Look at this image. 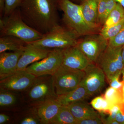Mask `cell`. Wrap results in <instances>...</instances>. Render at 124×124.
I'll list each match as a JSON object with an SVG mask.
<instances>
[{
    "instance_id": "14",
    "label": "cell",
    "mask_w": 124,
    "mask_h": 124,
    "mask_svg": "<svg viewBox=\"0 0 124 124\" xmlns=\"http://www.w3.org/2000/svg\"><path fill=\"white\" fill-rule=\"evenodd\" d=\"M23 50L0 53V80L15 72Z\"/></svg>"
},
{
    "instance_id": "23",
    "label": "cell",
    "mask_w": 124,
    "mask_h": 124,
    "mask_svg": "<svg viewBox=\"0 0 124 124\" xmlns=\"http://www.w3.org/2000/svg\"><path fill=\"white\" fill-rule=\"evenodd\" d=\"M124 23V19L117 24L106 28L101 29L99 33L106 39L108 40L115 37L119 32Z\"/></svg>"
},
{
    "instance_id": "24",
    "label": "cell",
    "mask_w": 124,
    "mask_h": 124,
    "mask_svg": "<svg viewBox=\"0 0 124 124\" xmlns=\"http://www.w3.org/2000/svg\"><path fill=\"white\" fill-rule=\"evenodd\" d=\"M106 0H98V20L99 26L102 27L107 18Z\"/></svg>"
},
{
    "instance_id": "42",
    "label": "cell",
    "mask_w": 124,
    "mask_h": 124,
    "mask_svg": "<svg viewBox=\"0 0 124 124\" xmlns=\"http://www.w3.org/2000/svg\"></svg>"
},
{
    "instance_id": "1",
    "label": "cell",
    "mask_w": 124,
    "mask_h": 124,
    "mask_svg": "<svg viewBox=\"0 0 124 124\" xmlns=\"http://www.w3.org/2000/svg\"><path fill=\"white\" fill-rule=\"evenodd\" d=\"M19 8L24 22L42 34L59 25L57 0H23Z\"/></svg>"
},
{
    "instance_id": "37",
    "label": "cell",
    "mask_w": 124,
    "mask_h": 124,
    "mask_svg": "<svg viewBox=\"0 0 124 124\" xmlns=\"http://www.w3.org/2000/svg\"><path fill=\"white\" fill-rule=\"evenodd\" d=\"M107 124H119V123L117 122L116 120H114L108 122Z\"/></svg>"
},
{
    "instance_id": "32",
    "label": "cell",
    "mask_w": 124,
    "mask_h": 124,
    "mask_svg": "<svg viewBox=\"0 0 124 124\" xmlns=\"http://www.w3.org/2000/svg\"><path fill=\"white\" fill-rule=\"evenodd\" d=\"M22 124H38L37 120L31 116L25 117L21 121Z\"/></svg>"
},
{
    "instance_id": "33",
    "label": "cell",
    "mask_w": 124,
    "mask_h": 124,
    "mask_svg": "<svg viewBox=\"0 0 124 124\" xmlns=\"http://www.w3.org/2000/svg\"><path fill=\"white\" fill-rule=\"evenodd\" d=\"M115 120L119 124H123L124 123V115L121 113L120 110L116 114Z\"/></svg>"
},
{
    "instance_id": "36",
    "label": "cell",
    "mask_w": 124,
    "mask_h": 124,
    "mask_svg": "<svg viewBox=\"0 0 124 124\" xmlns=\"http://www.w3.org/2000/svg\"><path fill=\"white\" fill-rule=\"evenodd\" d=\"M117 3L122 6V7L124 8V0H116Z\"/></svg>"
},
{
    "instance_id": "10",
    "label": "cell",
    "mask_w": 124,
    "mask_h": 124,
    "mask_svg": "<svg viewBox=\"0 0 124 124\" xmlns=\"http://www.w3.org/2000/svg\"><path fill=\"white\" fill-rule=\"evenodd\" d=\"M84 71V75L80 85L84 86L90 97L99 93L105 85L106 77L104 72L93 63H90Z\"/></svg>"
},
{
    "instance_id": "27",
    "label": "cell",
    "mask_w": 124,
    "mask_h": 124,
    "mask_svg": "<svg viewBox=\"0 0 124 124\" xmlns=\"http://www.w3.org/2000/svg\"><path fill=\"white\" fill-rule=\"evenodd\" d=\"M108 45L113 47L123 46L124 45V23L119 32L108 40Z\"/></svg>"
},
{
    "instance_id": "41",
    "label": "cell",
    "mask_w": 124,
    "mask_h": 124,
    "mask_svg": "<svg viewBox=\"0 0 124 124\" xmlns=\"http://www.w3.org/2000/svg\"><path fill=\"white\" fill-rule=\"evenodd\" d=\"M122 73L123 74V77H124V70H123V71H122Z\"/></svg>"
},
{
    "instance_id": "25",
    "label": "cell",
    "mask_w": 124,
    "mask_h": 124,
    "mask_svg": "<svg viewBox=\"0 0 124 124\" xmlns=\"http://www.w3.org/2000/svg\"><path fill=\"white\" fill-rule=\"evenodd\" d=\"M16 98L9 91L0 90V106L5 107L11 106L15 103Z\"/></svg>"
},
{
    "instance_id": "9",
    "label": "cell",
    "mask_w": 124,
    "mask_h": 124,
    "mask_svg": "<svg viewBox=\"0 0 124 124\" xmlns=\"http://www.w3.org/2000/svg\"><path fill=\"white\" fill-rule=\"evenodd\" d=\"M63 49H58L50 52L46 57L33 63L26 70L36 77L53 75L62 65Z\"/></svg>"
},
{
    "instance_id": "12",
    "label": "cell",
    "mask_w": 124,
    "mask_h": 124,
    "mask_svg": "<svg viewBox=\"0 0 124 124\" xmlns=\"http://www.w3.org/2000/svg\"><path fill=\"white\" fill-rule=\"evenodd\" d=\"M91 63L76 46L63 49L62 65L75 70L84 71Z\"/></svg>"
},
{
    "instance_id": "30",
    "label": "cell",
    "mask_w": 124,
    "mask_h": 124,
    "mask_svg": "<svg viewBox=\"0 0 124 124\" xmlns=\"http://www.w3.org/2000/svg\"><path fill=\"white\" fill-rule=\"evenodd\" d=\"M120 75L121 74H119L115 76L108 81L111 87L116 89H122L123 82L122 81L120 82L119 81V77Z\"/></svg>"
},
{
    "instance_id": "20",
    "label": "cell",
    "mask_w": 124,
    "mask_h": 124,
    "mask_svg": "<svg viewBox=\"0 0 124 124\" xmlns=\"http://www.w3.org/2000/svg\"><path fill=\"white\" fill-rule=\"evenodd\" d=\"M77 121L69 108L67 106H62L51 124H76Z\"/></svg>"
},
{
    "instance_id": "28",
    "label": "cell",
    "mask_w": 124,
    "mask_h": 124,
    "mask_svg": "<svg viewBox=\"0 0 124 124\" xmlns=\"http://www.w3.org/2000/svg\"><path fill=\"white\" fill-rule=\"evenodd\" d=\"M104 98L103 95L99 96L93 99L91 104L93 108L97 110L100 113L102 110Z\"/></svg>"
},
{
    "instance_id": "22",
    "label": "cell",
    "mask_w": 124,
    "mask_h": 124,
    "mask_svg": "<svg viewBox=\"0 0 124 124\" xmlns=\"http://www.w3.org/2000/svg\"><path fill=\"white\" fill-rule=\"evenodd\" d=\"M122 93V89H116L110 86L103 96L112 105L118 104L123 102Z\"/></svg>"
},
{
    "instance_id": "38",
    "label": "cell",
    "mask_w": 124,
    "mask_h": 124,
    "mask_svg": "<svg viewBox=\"0 0 124 124\" xmlns=\"http://www.w3.org/2000/svg\"><path fill=\"white\" fill-rule=\"evenodd\" d=\"M122 58H123V61H124V45L123 46L122 49Z\"/></svg>"
},
{
    "instance_id": "31",
    "label": "cell",
    "mask_w": 124,
    "mask_h": 124,
    "mask_svg": "<svg viewBox=\"0 0 124 124\" xmlns=\"http://www.w3.org/2000/svg\"><path fill=\"white\" fill-rule=\"evenodd\" d=\"M117 3L116 0H106L107 17L112 10L116 7Z\"/></svg>"
},
{
    "instance_id": "5",
    "label": "cell",
    "mask_w": 124,
    "mask_h": 124,
    "mask_svg": "<svg viewBox=\"0 0 124 124\" xmlns=\"http://www.w3.org/2000/svg\"><path fill=\"white\" fill-rule=\"evenodd\" d=\"M84 75V71L71 69L61 65L52 76L57 95L65 94L77 88Z\"/></svg>"
},
{
    "instance_id": "16",
    "label": "cell",
    "mask_w": 124,
    "mask_h": 124,
    "mask_svg": "<svg viewBox=\"0 0 124 124\" xmlns=\"http://www.w3.org/2000/svg\"><path fill=\"white\" fill-rule=\"evenodd\" d=\"M98 0H82L80 3L85 21L91 27L100 31L98 20Z\"/></svg>"
},
{
    "instance_id": "34",
    "label": "cell",
    "mask_w": 124,
    "mask_h": 124,
    "mask_svg": "<svg viewBox=\"0 0 124 124\" xmlns=\"http://www.w3.org/2000/svg\"><path fill=\"white\" fill-rule=\"evenodd\" d=\"M9 117L7 115L4 114H0V124H4L8 121Z\"/></svg>"
},
{
    "instance_id": "40",
    "label": "cell",
    "mask_w": 124,
    "mask_h": 124,
    "mask_svg": "<svg viewBox=\"0 0 124 124\" xmlns=\"http://www.w3.org/2000/svg\"><path fill=\"white\" fill-rule=\"evenodd\" d=\"M122 97H123V102L124 103V91H122Z\"/></svg>"
},
{
    "instance_id": "6",
    "label": "cell",
    "mask_w": 124,
    "mask_h": 124,
    "mask_svg": "<svg viewBox=\"0 0 124 124\" xmlns=\"http://www.w3.org/2000/svg\"><path fill=\"white\" fill-rule=\"evenodd\" d=\"M122 47H113L108 45L96 62L104 72L108 81L115 76L121 74L124 69Z\"/></svg>"
},
{
    "instance_id": "15",
    "label": "cell",
    "mask_w": 124,
    "mask_h": 124,
    "mask_svg": "<svg viewBox=\"0 0 124 124\" xmlns=\"http://www.w3.org/2000/svg\"><path fill=\"white\" fill-rule=\"evenodd\" d=\"M41 103L37 109V116L41 124H51L62 105L57 99H49Z\"/></svg>"
},
{
    "instance_id": "29",
    "label": "cell",
    "mask_w": 124,
    "mask_h": 124,
    "mask_svg": "<svg viewBox=\"0 0 124 124\" xmlns=\"http://www.w3.org/2000/svg\"><path fill=\"white\" fill-rule=\"evenodd\" d=\"M103 124L102 118L100 116L88 119L77 120L76 124Z\"/></svg>"
},
{
    "instance_id": "3",
    "label": "cell",
    "mask_w": 124,
    "mask_h": 124,
    "mask_svg": "<svg viewBox=\"0 0 124 124\" xmlns=\"http://www.w3.org/2000/svg\"><path fill=\"white\" fill-rule=\"evenodd\" d=\"M58 6L63 12L62 22L65 26L75 34L78 38L100 31L93 28L86 22L82 13L81 5L71 0H57Z\"/></svg>"
},
{
    "instance_id": "11",
    "label": "cell",
    "mask_w": 124,
    "mask_h": 124,
    "mask_svg": "<svg viewBox=\"0 0 124 124\" xmlns=\"http://www.w3.org/2000/svg\"><path fill=\"white\" fill-rule=\"evenodd\" d=\"M37 77L26 70L16 71L0 80V90L20 92L28 90Z\"/></svg>"
},
{
    "instance_id": "35",
    "label": "cell",
    "mask_w": 124,
    "mask_h": 124,
    "mask_svg": "<svg viewBox=\"0 0 124 124\" xmlns=\"http://www.w3.org/2000/svg\"><path fill=\"white\" fill-rule=\"evenodd\" d=\"M6 0H0V15L2 16L4 14L5 8Z\"/></svg>"
},
{
    "instance_id": "19",
    "label": "cell",
    "mask_w": 124,
    "mask_h": 124,
    "mask_svg": "<svg viewBox=\"0 0 124 124\" xmlns=\"http://www.w3.org/2000/svg\"><path fill=\"white\" fill-rule=\"evenodd\" d=\"M27 43L13 36H5L0 37V53L8 51L24 50Z\"/></svg>"
},
{
    "instance_id": "21",
    "label": "cell",
    "mask_w": 124,
    "mask_h": 124,
    "mask_svg": "<svg viewBox=\"0 0 124 124\" xmlns=\"http://www.w3.org/2000/svg\"><path fill=\"white\" fill-rule=\"evenodd\" d=\"M124 19V8L121 5L117 3L116 7L108 16L101 29L117 24Z\"/></svg>"
},
{
    "instance_id": "8",
    "label": "cell",
    "mask_w": 124,
    "mask_h": 124,
    "mask_svg": "<svg viewBox=\"0 0 124 124\" xmlns=\"http://www.w3.org/2000/svg\"><path fill=\"white\" fill-rule=\"evenodd\" d=\"M28 90V98L32 102L41 103L57 97L51 75L37 77Z\"/></svg>"
},
{
    "instance_id": "4",
    "label": "cell",
    "mask_w": 124,
    "mask_h": 124,
    "mask_svg": "<svg viewBox=\"0 0 124 124\" xmlns=\"http://www.w3.org/2000/svg\"><path fill=\"white\" fill-rule=\"evenodd\" d=\"M79 38L66 27L59 25L40 39L27 43L39 48L52 50L76 46Z\"/></svg>"
},
{
    "instance_id": "39",
    "label": "cell",
    "mask_w": 124,
    "mask_h": 124,
    "mask_svg": "<svg viewBox=\"0 0 124 124\" xmlns=\"http://www.w3.org/2000/svg\"><path fill=\"white\" fill-rule=\"evenodd\" d=\"M72 0L74 1V2H79L80 4V3L81 2V1L82 0Z\"/></svg>"
},
{
    "instance_id": "18",
    "label": "cell",
    "mask_w": 124,
    "mask_h": 124,
    "mask_svg": "<svg viewBox=\"0 0 124 124\" xmlns=\"http://www.w3.org/2000/svg\"><path fill=\"white\" fill-rule=\"evenodd\" d=\"M85 88L81 85L69 93L58 95L57 100L62 106H67L76 102L85 101L90 97Z\"/></svg>"
},
{
    "instance_id": "17",
    "label": "cell",
    "mask_w": 124,
    "mask_h": 124,
    "mask_svg": "<svg viewBox=\"0 0 124 124\" xmlns=\"http://www.w3.org/2000/svg\"><path fill=\"white\" fill-rule=\"evenodd\" d=\"M67 106L77 121L100 116L85 101L73 103Z\"/></svg>"
},
{
    "instance_id": "2",
    "label": "cell",
    "mask_w": 124,
    "mask_h": 124,
    "mask_svg": "<svg viewBox=\"0 0 124 124\" xmlns=\"http://www.w3.org/2000/svg\"><path fill=\"white\" fill-rule=\"evenodd\" d=\"M0 32V37L13 36L26 43L40 39L44 36L24 22L19 8L9 15L1 18Z\"/></svg>"
},
{
    "instance_id": "13",
    "label": "cell",
    "mask_w": 124,
    "mask_h": 124,
    "mask_svg": "<svg viewBox=\"0 0 124 124\" xmlns=\"http://www.w3.org/2000/svg\"><path fill=\"white\" fill-rule=\"evenodd\" d=\"M51 51L27 44L18 62L16 71L26 70L31 64L46 57Z\"/></svg>"
},
{
    "instance_id": "7",
    "label": "cell",
    "mask_w": 124,
    "mask_h": 124,
    "mask_svg": "<svg viewBox=\"0 0 124 124\" xmlns=\"http://www.w3.org/2000/svg\"><path fill=\"white\" fill-rule=\"evenodd\" d=\"M108 45V40L98 33L87 35L81 39L79 38L76 46L90 62L96 64L99 56Z\"/></svg>"
},
{
    "instance_id": "26",
    "label": "cell",
    "mask_w": 124,
    "mask_h": 124,
    "mask_svg": "<svg viewBox=\"0 0 124 124\" xmlns=\"http://www.w3.org/2000/svg\"><path fill=\"white\" fill-rule=\"evenodd\" d=\"M23 0H6L3 16H7L19 7Z\"/></svg>"
}]
</instances>
